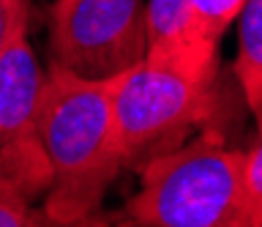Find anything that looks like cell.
<instances>
[{
	"instance_id": "1",
	"label": "cell",
	"mask_w": 262,
	"mask_h": 227,
	"mask_svg": "<svg viewBox=\"0 0 262 227\" xmlns=\"http://www.w3.org/2000/svg\"><path fill=\"white\" fill-rule=\"evenodd\" d=\"M38 137L49 164L44 216L82 224L126 170L112 112V79H88L49 60L38 99Z\"/></svg>"
},
{
	"instance_id": "2",
	"label": "cell",
	"mask_w": 262,
	"mask_h": 227,
	"mask_svg": "<svg viewBox=\"0 0 262 227\" xmlns=\"http://www.w3.org/2000/svg\"><path fill=\"white\" fill-rule=\"evenodd\" d=\"M243 173L246 148L229 145L224 123H210L139 170L120 216L145 227H251Z\"/></svg>"
},
{
	"instance_id": "3",
	"label": "cell",
	"mask_w": 262,
	"mask_h": 227,
	"mask_svg": "<svg viewBox=\"0 0 262 227\" xmlns=\"http://www.w3.org/2000/svg\"><path fill=\"white\" fill-rule=\"evenodd\" d=\"M112 112L123 164L139 173L147 161L178 151L200 129L221 123L227 115L221 74L202 79L145 58L112 77Z\"/></svg>"
},
{
	"instance_id": "4",
	"label": "cell",
	"mask_w": 262,
	"mask_h": 227,
	"mask_svg": "<svg viewBox=\"0 0 262 227\" xmlns=\"http://www.w3.org/2000/svg\"><path fill=\"white\" fill-rule=\"evenodd\" d=\"M145 0H55L49 58L88 79H112L145 60Z\"/></svg>"
},
{
	"instance_id": "5",
	"label": "cell",
	"mask_w": 262,
	"mask_h": 227,
	"mask_svg": "<svg viewBox=\"0 0 262 227\" xmlns=\"http://www.w3.org/2000/svg\"><path fill=\"white\" fill-rule=\"evenodd\" d=\"M44 69L19 33L0 55V178L16 183L30 200H44L49 164L38 137V99Z\"/></svg>"
},
{
	"instance_id": "6",
	"label": "cell",
	"mask_w": 262,
	"mask_h": 227,
	"mask_svg": "<svg viewBox=\"0 0 262 227\" xmlns=\"http://www.w3.org/2000/svg\"><path fill=\"white\" fill-rule=\"evenodd\" d=\"M145 28L147 60L180 69L202 79H216L221 74V66H210L196 55L191 38V0H147Z\"/></svg>"
},
{
	"instance_id": "7",
	"label": "cell",
	"mask_w": 262,
	"mask_h": 227,
	"mask_svg": "<svg viewBox=\"0 0 262 227\" xmlns=\"http://www.w3.org/2000/svg\"><path fill=\"white\" fill-rule=\"evenodd\" d=\"M235 22H237L235 79L243 93L246 110L254 115L257 134H262V0H243Z\"/></svg>"
},
{
	"instance_id": "8",
	"label": "cell",
	"mask_w": 262,
	"mask_h": 227,
	"mask_svg": "<svg viewBox=\"0 0 262 227\" xmlns=\"http://www.w3.org/2000/svg\"><path fill=\"white\" fill-rule=\"evenodd\" d=\"M243 0H191V38L196 55L219 66V44L241 14Z\"/></svg>"
},
{
	"instance_id": "9",
	"label": "cell",
	"mask_w": 262,
	"mask_h": 227,
	"mask_svg": "<svg viewBox=\"0 0 262 227\" xmlns=\"http://www.w3.org/2000/svg\"><path fill=\"white\" fill-rule=\"evenodd\" d=\"M47 222L44 211L33 208V200L16 183L0 178V227H28Z\"/></svg>"
},
{
	"instance_id": "10",
	"label": "cell",
	"mask_w": 262,
	"mask_h": 227,
	"mask_svg": "<svg viewBox=\"0 0 262 227\" xmlns=\"http://www.w3.org/2000/svg\"><path fill=\"white\" fill-rule=\"evenodd\" d=\"M246 197L251 208V227H262V134L246 148Z\"/></svg>"
},
{
	"instance_id": "11",
	"label": "cell",
	"mask_w": 262,
	"mask_h": 227,
	"mask_svg": "<svg viewBox=\"0 0 262 227\" xmlns=\"http://www.w3.org/2000/svg\"><path fill=\"white\" fill-rule=\"evenodd\" d=\"M19 33H28V0H0V55Z\"/></svg>"
}]
</instances>
